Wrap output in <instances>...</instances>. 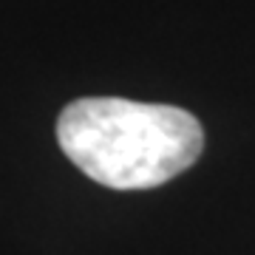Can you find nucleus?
Returning <instances> with one entry per match:
<instances>
[{
  "label": "nucleus",
  "instance_id": "nucleus-1",
  "mask_svg": "<svg viewBox=\"0 0 255 255\" xmlns=\"http://www.w3.org/2000/svg\"><path fill=\"white\" fill-rule=\"evenodd\" d=\"M57 142L102 187L150 190L199 159L204 128L190 111L176 105L82 97L57 117Z\"/></svg>",
  "mask_w": 255,
  "mask_h": 255
}]
</instances>
